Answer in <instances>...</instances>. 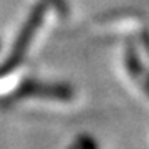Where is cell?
Segmentation results:
<instances>
[{
	"label": "cell",
	"instance_id": "1",
	"mask_svg": "<svg viewBox=\"0 0 149 149\" xmlns=\"http://www.w3.org/2000/svg\"><path fill=\"white\" fill-rule=\"evenodd\" d=\"M48 12V5L45 2H38L32 7V10L28 13V17L25 18L22 28L18 30L15 37V42L12 45V52L2 63H0V80L5 78L7 74H10L17 66H20L25 55L28 52L30 43L33 42V38L37 35V32L40 30L43 23V18Z\"/></svg>",
	"mask_w": 149,
	"mask_h": 149
},
{
	"label": "cell",
	"instance_id": "2",
	"mask_svg": "<svg viewBox=\"0 0 149 149\" xmlns=\"http://www.w3.org/2000/svg\"><path fill=\"white\" fill-rule=\"evenodd\" d=\"M27 98H47V100H56V101H70L74 98V88L68 83H52V81L27 78L18 85V88L12 95L0 98V106L7 108Z\"/></svg>",
	"mask_w": 149,
	"mask_h": 149
},
{
	"label": "cell",
	"instance_id": "3",
	"mask_svg": "<svg viewBox=\"0 0 149 149\" xmlns=\"http://www.w3.org/2000/svg\"><path fill=\"white\" fill-rule=\"evenodd\" d=\"M124 61H126V68H128L129 74L143 86V90L146 91L148 96H149V71L144 68V65H143V61H141V58H139L136 48H134V45H131V43H129L128 48H126Z\"/></svg>",
	"mask_w": 149,
	"mask_h": 149
},
{
	"label": "cell",
	"instance_id": "4",
	"mask_svg": "<svg viewBox=\"0 0 149 149\" xmlns=\"http://www.w3.org/2000/svg\"><path fill=\"white\" fill-rule=\"evenodd\" d=\"M68 149H100V148H98L96 141L91 138V136H88V134H81V136L76 138V141H74Z\"/></svg>",
	"mask_w": 149,
	"mask_h": 149
},
{
	"label": "cell",
	"instance_id": "5",
	"mask_svg": "<svg viewBox=\"0 0 149 149\" xmlns=\"http://www.w3.org/2000/svg\"><path fill=\"white\" fill-rule=\"evenodd\" d=\"M48 5V8H53L60 17H68L70 13V5L66 0H43Z\"/></svg>",
	"mask_w": 149,
	"mask_h": 149
},
{
	"label": "cell",
	"instance_id": "6",
	"mask_svg": "<svg viewBox=\"0 0 149 149\" xmlns=\"http://www.w3.org/2000/svg\"><path fill=\"white\" fill-rule=\"evenodd\" d=\"M141 43H143L144 50H146V53L149 56V30H143L141 32Z\"/></svg>",
	"mask_w": 149,
	"mask_h": 149
}]
</instances>
